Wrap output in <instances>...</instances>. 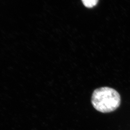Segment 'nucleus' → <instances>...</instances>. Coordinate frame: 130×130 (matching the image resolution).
<instances>
[{"instance_id":"1","label":"nucleus","mask_w":130,"mask_h":130,"mask_svg":"<svg viewBox=\"0 0 130 130\" xmlns=\"http://www.w3.org/2000/svg\"><path fill=\"white\" fill-rule=\"evenodd\" d=\"M121 98L119 93L115 89L102 87L94 90L92 96L93 106L98 111L111 112L119 107Z\"/></svg>"},{"instance_id":"2","label":"nucleus","mask_w":130,"mask_h":130,"mask_svg":"<svg viewBox=\"0 0 130 130\" xmlns=\"http://www.w3.org/2000/svg\"><path fill=\"white\" fill-rule=\"evenodd\" d=\"M98 1L99 0H82L83 4L88 8H92L95 6Z\"/></svg>"}]
</instances>
